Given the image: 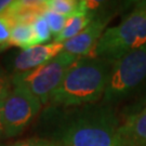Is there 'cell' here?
I'll list each match as a JSON object with an SVG mask.
<instances>
[{
	"instance_id": "obj_1",
	"label": "cell",
	"mask_w": 146,
	"mask_h": 146,
	"mask_svg": "<svg viewBox=\"0 0 146 146\" xmlns=\"http://www.w3.org/2000/svg\"><path fill=\"white\" fill-rule=\"evenodd\" d=\"M113 63L100 58H80L68 69L52 94L50 103L79 106L94 103L104 96Z\"/></svg>"
},
{
	"instance_id": "obj_2",
	"label": "cell",
	"mask_w": 146,
	"mask_h": 146,
	"mask_svg": "<svg viewBox=\"0 0 146 146\" xmlns=\"http://www.w3.org/2000/svg\"><path fill=\"white\" fill-rule=\"evenodd\" d=\"M119 128L110 108L84 110L63 125L56 142L62 146H122Z\"/></svg>"
},
{
	"instance_id": "obj_3",
	"label": "cell",
	"mask_w": 146,
	"mask_h": 146,
	"mask_svg": "<svg viewBox=\"0 0 146 146\" xmlns=\"http://www.w3.org/2000/svg\"><path fill=\"white\" fill-rule=\"evenodd\" d=\"M146 43V1H141L122 22L106 28L92 58L114 63L125 53Z\"/></svg>"
},
{
	"instance_id": "obj_4",
	"label": "cell",
	"mask_w": 146,
	"mask_h": 146,
	"mask_svg": "<svg viewBox=\"0 0 146 146\" xmlns=\"http://www.w3.org/2000/svg\"><path fill=\"white\" fill-rule=\"evenodd\" d=\"M79 60L80 58L62 51L50 62L39 67L25 73L14 74L12 76L13 87H25L40 100L42 104H47L62 82L68 69Z\"/></svg>"
},
{
	"instance_id": "obj_5",
	"label": "cell",
	"mask_w": 146,
	"mask_h": 146,
	"mask_svg": "<svg viewBox=\"0 0 146 146\" xmlns=\"http://www.w3.org/2000/svg\"><path fill=\"white\" fill-rule=\"evenodd\" d=\"M146 78V43L125 53L113 63L104 93L106 103L119 101Z\"/></svg>"
},
{
	"instance_id": "obj_6",
	"label": "cell",
	"mask_w": 146,
	"mask_h": 146,
	"mask_svg": "<svg viewBox=\"0 0 146 146\" xmlns=\"http://www.w3.org/2000/svg\"><path fill=\"white\" fill-rule=\"evenodd\" d=\"M42 103L23 86H14L3 101L2 120L5 137L20 134L41 110Z\"/></svg>"
},
{
	"instance_id": "obj_7",
	"label": "cell",
	"mask_w": 146,
	"mask_h": 146,
	"mask_svg": "<svg viewBox=\"0 0 146 146\" xmlns=\"http://www.w3.org/2000/svg\"><path fill=\"white\" fill-rule=\"evenodd\" d=\"M110 17H98L77 36L63 43V51L78 58H92L102 35L106 31Z\"/></svg>"
},
{
	"instance_id": "obj_8",
	"label": "cell",
	"mask_w": 146,
	"mask_h": 146,
	"mask_svg": "<svg viewBox=\"0 0 146 146\" xmlns=\"http://www.w3.org/2000/svg\"><path fill=\"white\" fill-rule=\"evenodd\" d=\"M63 51V43H49L35 46L23 50L14 61V74L25 73L41 66L58 55Z\"/></svg>"
},
{
	"instance_id": "obj_9",
	"label": "cell",
	"mask_w": 146,
	"mask_h": 146,
	"mask_svg": "<svg viewBox=\"0 0 146 146\" xmlns=\"http://www.w3.org/2000/svg\"><path fill=\"white\" fill-rule=\"evenodd\" d=\"M119 135L122 146H146V107L120 125Z\"/></svg>"
},
{
	"instance_id": "obj_10",
	"label": "cell",
	"mask_w": 146,
	"mask_h": 146,
	"mask_svg": "<svg viewBox=\"0 0 146 146\" xmlns=\"http://www.w3.org/2000/svg\"><path fill=\"white\" fill-rule=\"evenodd\" d=\"M94 14L93 11H84L81 12L77 15L73 16L67 20V23L60 34L56 37H54V41L55 43H64L69 39L74 38L80 34L81 31L86 29L87 27L93 22Z\"/></svg>"
},
{
	"instance_id": "obj_11",
	"label": "cell",
	"mask_w": 146,
	"mask_h": 146,
	"mask_svg": "<svg viewBox=\"0 0 146 146\" xmlns=\"http://www.w3.org/2000/svg\"><path fill=\"white\" fill-rule=\"evenodd\" d=\"M47 8L64 15L67 19L77 15L84 11H92L88 5V1L84 0H47Z\"/></svg>"
},
{
	"instance_id": "obj_12",
	"label": "cell",
	"mask_w": 146,
	"mask_h": 146,
	"mask_svg": "<svg viewBox=\"0 0 146 146\" xmlns=\"http://www.w3.org/2000/svg\"><path fill=\"white\" fill-rule=\"evenodd\" d=\"M10 46L22 48L23 50L35 47V37L31 23L20 22L12 26Z\"/></svg>"
},
{
	"instance_id": "obj_13",
	"label": "cell",
	"mask_w": 146,
	"mask_h": 146,
	"mask_svg": "<svg viewBox=\"0 0 146 146\" xmlns=\"http://www.w3.org/2000/svg\"><path fill=\"white\" fill-rule=\"evenodd\" d=\"M31 26H33L34 37H35V46H41L51 39L52 33L50 31V27L43 15L35 19L31 23Z\"/></svg>"
},
{
	"instance_id": "obj_14",
	"label": "cell",
	"mask_w": 146,
	"mask_h": 146,
	"mask_svg": "<svg viewBox=\"0 0 146 146\" xmlns=\"http://www.w3.org/2000/svg\"><path fill=\"white\" fill-rule=\"evenodd\" d=\"M43 17L46 19L48 25L50 27V31L52 33L54 37H56L64 29V27L67 23V17H65L64 15L53 12V11L47 10L43 13Z\"/></svg>"
},
{
	"instance_id": "obj_15",
	"label": "cell",
	"mask_w": 146,
	"mask_h": 146,
	"mask_svg": "<svg viewBox=\"0 0 146 146\" xmlns=\"http://www.w3.org/2000/svg\"><path fill=\"white\" fill-rule=\"evenodd\" d=\"M11 31L12 24L3 14H0V49L11 47Z\"/></svg>"
},
{
	"instance_id": "obj_16",
	"label": "cell",
	"mask_w": 146,
	"mask_h": 146,
	"mask_svg": "<svg viewBox=\"0 0 146 146\" xmlns=\"http://www.w3.org/2000/svg\"><path fill=\"white\" fill-rule=\"evenodd\" d=\"M13 89L12 77L0 66V101H5Z\"/></svg>"
},
{
	"instance_id": "obj_17",
	"label": "cell",
	"mask_w": 146,
	"mask_h": 146,
	"mask_svg": "<svg viewBox=\"0 0 146 146\" xmlns=\"http://www.w3.org/2000/svg\"><path fill=\"white\" fill-rule=\"evenodd\" d=\"M7 146H62L56 141H51L47 139H38V137H31L26 140H21L12 143Z\"/></svg>"
},
{
	"instance_id": "obj_18",
	"label": "cell",
	"mask_w": 146,
	"mask_h": 146,
	"mask_svg": "<svg viewBox=\"0 0 146 146\" xmlns=\"http://www.w3.org/2000/svg\"><path fill=\"white\" fill-rule=\"evenodd\" d=\"M2 106H3V101H0V141L5 139V127H3V120H2Z\"/></svg>"
},
{
	"instance_id": "obj_19",
	"label": "cell",
	"mask_w": 146,
	"mask_h": 146,
	"mask_svg": "<svg viewBox=\"0 0 146 146\" xmlns=\"http://www.w3.org/2000/svg\"><path fill=\"white\" fill-rule=\"evenodd\" d=\"M12 3V1H8V0H0V14L3 13Z\"/></svg>"
}]
</instances>
